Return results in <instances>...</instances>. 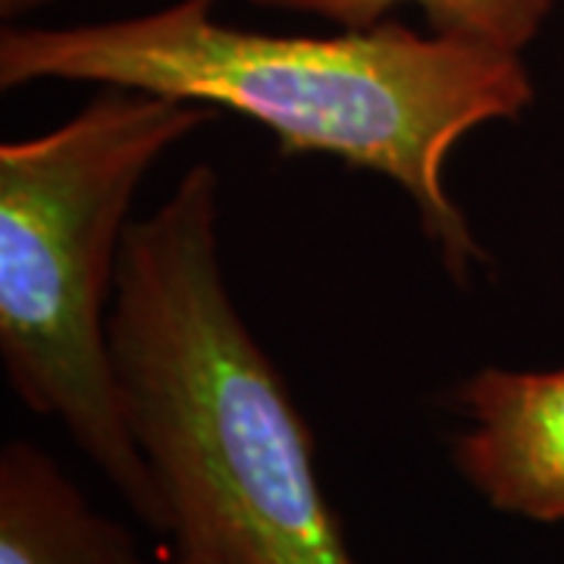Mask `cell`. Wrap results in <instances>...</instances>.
<instances>
[{
    "label": "cell",
    "instance_id": "cell-3",
    "mask_svg": "<svg viewBox=\"0 0 564 564\" xmlns=\"http://www.w3.org/2000/svg\"><path fill=\"white\" fill-rule=\"evenodd\" d=\"M214 107L107 85L73 120L0 148V355L29 411L66 426L82 455L154 530L173 511L126 417L104 307L126 214L163 151Z\"/></svg>",
    "mask_w": 564,
    "mask_h": 564
},
{
    "label": "cell",
    "instance_id": "cell-2",
    "mask_svg": "<svg viewBox=\"0 0 564 564\" xmlns=\"http://www.w3.org/2000/svg\"><path fill=\"white\" fill-rule=\"evenodd\" d=\"M217 188L198 163L126 226L107 336L132 436L173 530L198 527L223 564H358L311 430L226 292Z\"/></svg>",
    "mask_w": 564,
    "mask_h": 564
},
{
    "label": "cell",
    "instance_id": "cell-4",
    "mask_svg": "<svg viewBox=\"0 0 564 564\" xmlns=\"http://www.w3.org/2000/svg\"><path fill=\"white\" fill-rule=\"evenodd\" d=\"M467 430L455 440L464 480L502 514L564 521V370L486 367L458 389Z\"/></svg>",
    "mask_w": 564,
    "mask_h": 564
},
{
    "label": "cell",
    "instance_id": "cell-6",
    "mask_svg": "<svg viewBox=\"0 0 564 564\" xmlns=\"http://www.w3.org/2000/svg\"><path fill=\"white\" fill-rule=\"evenodd\" d=\"M273 10L314 13L323 20L343 22L345 29H370L399 3H414L426 13L433 32L458 39L484 41L508 54L536 39L555 0H248Z\"/></svg>",
    "mask_w": 564,
    "mask_h": 564
},
{
    "label": "cell",
    "instance_id": "cell-7",
    "mask_svg": "<svg viewBox=\"0 0 564 564\" xmlns=\"http://www.w3.org/2000/svg\"><path fill=\"white\" fill-rule=\"evenodd\" d=\"M173 536H176V558L170 564H223L217 549L195 524H180Z\"/></svg>",
    "mask_w": 564,
    "mask_h": 564
},
{
    "label": "cell",
    "instance_id": "cell-5",
    "mask_svg": "<svg viewBox=\"0 0 564 564\" xmlns=\"http://www.w3.org/2000/svg\"><path fill=\"white\" fill-rule=\"evenodd\" d=\"M0 564H151L139 540L91 508L44 448L0 452Z\"/></svg>",
    "mask_w": 564,
    "mask_h": 564
},
{
    "label": "cell",
    "instance_id": "cell-1",
    "mask_svg": "<svg viewBox=\"0 0 564 564\" xmlns=\"http://www.w3.org/2000/svg\"><path fill=\"white\" fill-rule=\"evenodd\" d=\"M210 10L214 0H180L135 20L10 29L0 85L101 82L236 110L267 126L282 154H329L402 185L452 280L486 261L445 192V161L467 132L514 120L533 101L518 54L440 32L426 39L402 22L333 39L261 35Z\"/></svg>",
    "mask_w": 564,
    "mask_h": 564
}]
</instances>
